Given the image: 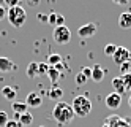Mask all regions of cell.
Returning a JSON list of instances; mask_svg holds the SVG:
<instances>
[{
  "label": "cell",
  "instance_id": "obj_1",
  "mask_svg": "<svg viewBox=\"0 0 131 127\" xmlns=\"http://www.w3.org/2000/svg\"><path fill=\"white\" fill-rule=\"evenodd\" d=\"M52 116H54V119L62 125L68 124V122H71L74 119V113H73L71 105L65 103V102H57L55 103L54 110H52Z\"/></svg>",
  "mask_w": 131,
  "mask_h": 127
},
{
  "label": "cell",
  "instance_id": "obj_2",
  "mask_svg": "<svg viewBox=\"0 0 131 127\" xmlns=\"http://www.w3.org/2000/svg\"><path fill=\"white\" fill-rule=\"evenodd\" d=\"M73 113L74 116H79V118H87L92 111V102L89 100L87 95H78L73 99Z\"/></svg>",
  "mask_w": 131,
  "mask_h": 127
},
{
  "label": "cell",
  "instance_id": "obj_3",
  "mask_svg": "<svg viewBox=\"0 0 131 127\" xmlns=\"http://www.w3.org/2000/svg\"><path fill=\"white\" fill-rule=\"evenodd\" d=\"M6 18H8V21H10V24L13 27L19 29L27 21V13H25V10L22 6H13V8L6 10Z\"/></svg>",
  "mask_w": 131,
  "mask_h": 127
},
{
  "label": "cell",
  "instance_id": "obj_4",
  "mask_svg": "<svg viewBox=\"0 0 131 127\" xmlns=\"http://www.w3.org/2000/svg\"><path fill=\"white\" fill-rule=\"evenodd\" d=\"M52 37H54L55 43H59V45H67V43H70V40H71V32H70V29H68L67 26H59V27L54 29Z\"/></svg>",
  "mask_w": 131,
  "mask_h": 127
},
{
  "label": "cell",
  "instance_id": "obj_5",
  "mask_svg": "<svg viewBox=\"0 0 131 127\" xmlns=\"http://www.w3.org/2000/svg\"><path fill=\"white\" fill-rule=\"evenodd\" d=\"M129 57H131V53L126 49L125 46H117V49L115 53L112 54V59H114V62L117 65H122V64H125L129 61Z\"/></svg>",
  "mask_w": 131,
  "mask_h": 127
},
{
  "label": "cell",
  "instance_id": "obj_6",
  "mask_svg": "<svg viewBox=\"0 0 131 127\" xmlns=\"http://www.w3.org/2000/svg\"><path fill=\"white\" fill-rule=\"evenodd\" d=\"M96 32H98V26L95 22H87V24H84V26H81L78 29V35L81 38H90Z\"/></svg>",
  "mask_w": 131,
  "mask_h": 127
},
{
  "label": "cell",
  "instance_id": "obj_7",
  "mask_svg": "<svg viewBox=\"0 0 131 127\" xmlns=\"http://www.w3.org/2000/svg\"><path fill=\"white\" fill-rule=\"evenodd\" d=\"M25 105L29 108H38V106L43 105V99L38 92H30L29 95L25 97Z\"/></svg>",
  "mask_w": 131,
  "mask_h": 127
},
{
  "label": "cell",
  "instance_id": "obj_8",
  "mask_svg": "<svg viewBox=\"0 0 131 127\" xmlns=\"http://www.w3.org/2000/svg\"><path fill=\"white\" fill-rule=\"evenodd\" d=\"M120 105H122V95H118L115 92H111L106 97V106L109 110H117Z\"/></svg>",
  "mask_w": 131,
  "mask_h": 127
},
{
  "label": "cell",
  "instance_id": "obj_9",
  "mask_svg": "<svg viewBox=\"0 0 131 127\" xmlns=\"http://www.w3.org/2000/svg\"><path fill=\"white\" fill-rule=\"evenodd\" d=\"M48 24L51 26H55V27H59V26H65V18L59 13H49L48 14Z\"/></svg>",
  "mask_w": 131,
  "mask_h": 127
},
{
  "label": "cell",
  "instance_id": "obj_10",
  "mask_svg": "<svg viewBox=\"0 0 131 127\" xmlns=\"http://www.w3.org/2000/svg\"><path fill=\"white\" fill-rule=\"evenodd\" d=\"M92 80L95 81V83H101L103 80H104V70L101 68V65L100 64H95L93 65V68H92Z\"/></svg>",
  "mask_w": 131,
  "mask_h": 127
},
{
  "label": "cell",
  "instance_id": "obj_11",
  "mask_svg": "<svg viewBox=\"0 0 131 127\" xmlns=\"http://www.w3.org/2000/svg\"><path fill=\"white\" fill-rule=\"evenodd\" d=\"M112 87H114V92L122 95V94H125L126 89H125V84H123V80H122V76H115V78H112Z\"/></svg>",
  "mask_w": 131,
  "mask_h": 127
},
{
  "label": "cell",
  "instance_id": "obj_12",
  "mask_svg": "<svg viewBox=\"0 0 131 127\" xmlns=\"http://www.w3.org/2000/svg\"><path fill=\"white\" fill-rule=\"evenodd\" d=\"M118 26L120 29H131V13L129 11H125V13H122L118 16Z\"/></svg>",
  "mask_w": 131,
  "mask_h": 127
},
{
  "label": "cell",
  "instance_id": "obj_13",
  "mask_svg": "<svg viewBox=\"0 0 131 127\" xmlns=\"http://www.w3.org/2000/svg\"><path fill=\"white\" fill-rule=\"evenodd\" d=\"M13 68H14V65H13L11 59H8V57H0V72L8 73V72H11Z\"/></svg>",
  "mask_w": 131,
  "mask_h": 127
},
{
  "label": "cell",
  "instance_id": "obj_14",
  "mask_svg": "<svg viewBox=\"0 0 131 127\" xmlns=\"http://www.w3.org/2000/svg\"><path fill=\"white\" fill-rule=\"evenodd\" d=\"M17 122H19L21 127H27V125H30L33 122V114L30 111H27L24 114H19V119H17Z\"/></svg>",
  "mask_w": 131,
  "mask_h": 127
},
{
  "label": "cell",
  "instance_id": "obj_15",
  "mask_svg": "<svg viewBox=\"0 0 131 127\" xmlns=\"http://www.w3.org/2000/svg\"><path fill=\"white\" fill-rule=\"evenodd\" d=\"M27 76L29 78H36L40 76V67H38V62H30L27 65Z\"/></svg>",
  "mask_w": 131,
  "mask_h": 127
},
{
  "label": "cell",
  "instance_id": "obj_16",
  "mask_svg": "<svg viewBox=\"0 0 131 127\" xmlns=\"http://www.w3.org/2000/svg\"><path fill=\"white\" fill-rule=\"evenodd\" d=\"M48 95L51 97L52 100H60L62 97H63V89H62V87H59L57 84H54V86L51 87V89H49Z\"/></svg>",
  "mask_w": 131,
  "mask_h": 127
},
{
  "label": "cell",
  "instance_id": "obj_17",
  "mask_svg": "<svg viewBox=\"0 0 131 127\" xmlns=\"http://www.w3.org/2000/svg\"><path fill=\"white\" fill-rule=\"evenodd\" d=\"M11 108L16 114H24L29 111V106L25 105V102H11Z\"/></svg>",
  "mask_w": 131,
  "mask_h": 127
},
{
  "label": "cell",
  "instance_id": "obj_18",
  "mask_svg": "<svg viewBox=\"0 0 131 127\" xmlns=\"http://www.w3.org/2000/svg\"><path fill=\"white\" fill-rule=\"evenodd\" d=\"M16 89L14 87H11V86H5L3 89H2V95L5 97L6 100H10V102H14V99H16Z\"/></svg>",
  "mask_w": 131,
  "mask_h": 127
},
{
  "label": "cell",
  "instance_id": "obj_19",
  "mask_svg": "<svg viewBox=\"0 0 131 127\" xmlns=\"http://www.w3.org/2000/svg\"><path fill=\"white\" fill-rule=\"evenodd\" d=\"M46 75H48V78L51 80V83H54V84L62 78V73H60L55 67H49V68H48V73H46Z\"/></svg>",
  "mask_w": 131,
  "mask_h": 127
},
{
  "label": "cell",
  "instance_id": "obj_20",
  "mask_svg": "<svg viewBox=\"0 0 131 127\" xmlns=\"http://www.w3.org/2000/svg\"><path fill=\"white\" fill-rule=\"evenodd\" d=\"M46 64H48L49 67H55L62 64V56L60 54H49L48 56V61H46Z\"/></svg>",
  "mask_w": 131,
  "mask_h": 127
},
{
  "label": "cell",
  "instance_id": "obj_21",
  "mask_svg": "<svg viewBox=\"0 0 131 127\" xmlns=\"http://www.w3.org/2000/svg\"><path fill=\"white\" fill-rule=\"evenodd\" d=\"M122 80H123V84H125L126 92L131 91V72H128V73H125V75H122Z\"/></svg>",
  "mask_w": 131,
  "mask_h": 127
},
{
  "label": "cell",
  "instance_id": "obj_22",
  "mask_svg": "<svg viewBox=\"0 0 131 127\" xmlns=\"http://www.w3.org/2000/svg\"><path fill=\"white\" fill-rule=\"evenodd\" d=\"M74 81H76V84H78V86H84V84L87 83V78H85V76H84V75L79 72L76 76H74Z\"/></svg>",
  "mask_w": 131,
  "mask_h": 127
},
{
  "label": "cell",
  "instance_id": "obj_23",
  "mask_svg": "<svg viewBox=\"0 0 131 127\" xmlns=\"http://www.w3.org/2000/svg\"><path fill=\"white\" fill-rule=\"evenodd\" d=\"M115 49H117V46H115V45H111V43H109V45H106V46H104V54L112 57V54L115 53Z\"/></svg>",
  "mask_w": 131,
  "mask_h": 127
},
{
  "label": "cell",
  "instance_id": "obj_24",
  "mask_svg": "<svg viewBox=\"0 0 131 127\" xmlns=\"http://www.w3.org/2000/svg\"><path fill=\"white\" fill-rule=\"evenodd\" d=\"M6 122H8V114L0 110V127H5Z\"/></svg>",
  "mask_w": 131,
  "mask_h": 127
},
{
  "label": "cell",
  "instance_id": "obj_25",
  "mask_svg": "<svg viewBox=\"0 0 131 127\" xmlns=\"http://www.w3.org/2000/svg\"><path fill=\"white\" fill-rule=\"evenodd\" d=\"M3 3H5L8 8H13V6H19L21 0H3Z\"/></svg>",
  "mask_w": 131,
  "mask_h": 127
},
{
  "label": "cell",
  "instance_id": "obj_26",
  "mask_svg": "<svg viewBox=\"0 0 131 127\" xmlns=\"http://www.w3.org/2000/svg\"><path fill=\"white\" fill-rule=\"evenodd\" d=\"M118 67H120V73H122V75H125V73H128V72H129V68H131V64H129V62H125V64L118 65Z\"/></svg>",
  "mask_w": 131,
  "mask_h": 127
},
{
  "label": "cell",
  "instance_id": "obj_27",
  "mask_svg": "<svg viewBox=\"0 0 131 127\" xmlns=\"http://www.w3.org/2000/svg\"><path fill=\"white\" fill-rule=\"evenodd\" d=\"M81 73H82V75H84V76H85L87 80H89V78L92 76V68H89V67H84L82 70H81Z\"/></svg>",
  "mask_w": 131,
  "mask_h": 127
},
{
  "label": "cell",
  "instance_id": "obj_28",
  "mask_svg": "<svg viewBox=\"0 0 131 127\" xmlns=\"http://www.w3.org/2000/svg\"><path fill=\"white\" fill-rule=\"evenodd\" d=\"M40 2H41V0H25V3L29 5L30 8H36V6L40 5Z\"/></svg>",
  "mask_w": 131,
  "mask_h": 127
},
{
  "label": "cell",
  "instance_id": "obj_29",
  "mask_svg": "<svg viewBox=\"0 0 131 127\" xmlns=\"http://www.w3.org/2000/svg\"><path fill=\"white\" fill-rule=\"evenodd\" d=\"M3 18H6V8H5V5L0 3V21H2Z\"/></svg>",
  "mask_w": 131,
  "mask_h": 127
},
{
  "label": "cell",
  "instance_id": "obj_30",
  "mask_svg": "<svg viewBox=\"0 0 131 127\" xmlns=\"http://www.w3.org/2000/svg\"><path fill=\"white\" fill-rule=\"evenodd\" d=\"M5 127H21V125H19L17 121H10V119H8V122L5 124Z\"/></svg>",
  "mask_w": 131,
  "mask_h": 127
},
{
  "label": "cell",
  "instance_id": "obj_31",
  "mask_svg": "<svg viewBox=\"0 0 131 127\" xmlns=\"http://www.w3.org/2000/svg\"><path fill=\"white\" fill-rule=\"evenodd\" d=\"M112 2H114L115 5H126L129 0H112Z\"/></svg>",
  "mask_w": 131,
  "mask_h": 127
},
{
  "label": "cell",
  "instance_id": "obj_32",
  "mask_svg": "<svg viewBox=\"0 0 131 127\" xmlns=\"http://www.w3.org/2000/svg\"><path fill=\"white\" fill-rule=\"evenodd\" d=\"M38 18H40V21H43V22H48V16H44V14H38Z\"/></svg>",
  "mask_w": 131,
  "mask_h": 127
},
{
  "label": "cell",
  "instance_id": "obj_33",
  "mask_svg": "<svg viewBox=\"0 0 131 127\" xmlns=\"http://www.w3.org/2000/svg\"><path fill=\"white\" fill-rule=\"evenodd\" d=\"M128 105L131 106V95H129V99H128Z\"/></svg>",
  "mask_w": 131,
  "mask_h": 127
},
{
  "label": "cell",
  "instance_id": "obj_34",
  "mask_svg": "<svg viewBox=\"0 0 131 127\" xmlns=\"http://www.w3.org/2000/svg\"><path fill=\"white\" fill-rule=\"evenodd\" d=\"M129 61H131V57H129ZM129 64H131V62H129Z\"/></svg>",
  "mask_w": 131,
  "mask_h": 127
}]
</instances>
